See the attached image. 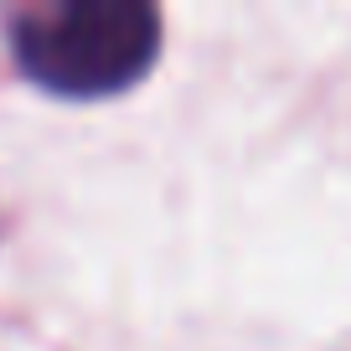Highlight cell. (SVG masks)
<instances>
[{
  "label": "cell",
  "instance_id": "6da1fadb",
  "mask_svg": "<svg viewBox=\"0 0 351 351\" xmlns=\"http://www.w3.org/2000/svg\"><path fill=\"white\" fill-rule=\"evenodd\" d=\"M21 73L57 99H109L160 57V11L145 0H62L11 26Z\"/></svg>",
  "mask_w": 351,
  "mask_h": 351
}]
</instances>
